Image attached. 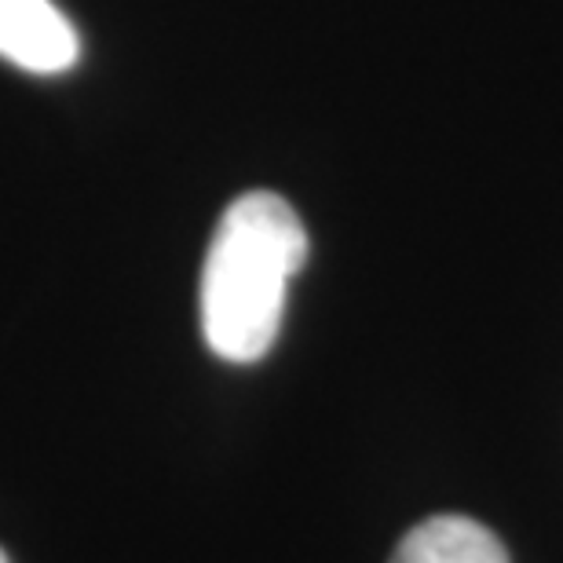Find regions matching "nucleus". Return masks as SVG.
<instances>
[{"label":"nucleus","instance_id":"f257e3e1","mask_svg":"<svg viewBox=\"0 0 563 563\" xmlns=\"http://www.w3.org/2000/svg\"><path fill=\"white\" fill-rule=\"evenodd\" d=\"M308 261V231L282 195L250 190L217 223L201 267V333L223 363L272 352L289 282Z\"/></svg>","mask_w":563,"mask_h":563},{"label":"nucleus","instance_id":"f03ea898","mask_svg":"<svg viewBox=\"0 0 563 563\" xmlns=\"http://www.w3.org/2000/svg\"><path fill=\"white\" fill-rule=\"evenodd\" d=\"M0 55L30 74H63L81 41L52 0H0Z\"/></svg>","mask_w":563,"mask_h":563},{"label":"nucleus","instance_id":"7ed1b4c3","mask_svg":"<svg viewBox=\"0 0 563 563\" xmlns=\"http://www.w3.org/2000/svg\"><path fill=\"white\" fill-rule=\"evenodd\" d=\"M388 563H509V553L468 516H432L402 534Z\"/></svg>","mask_w":563,"mask_h":563},{"label":"nucleus","instance_id":"20e7f679","mask_svg":"<svg viewBox=\"0 0 563 563\" xmlns=\"http://www.w3.org/2000/svg\"><path fill=\"white\" fill-rule=\"evenodd\" d=\"M0 563H11V560H8V553H4V549H0Z\"/></svg>","mask_w":563,"mask_h":563}]
</instances>
